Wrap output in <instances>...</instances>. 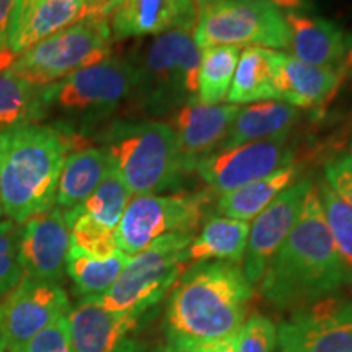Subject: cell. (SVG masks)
Instances as JSON below:
<instances>
[{
	"label": "cell",
	"mask_w": 352,
	"mask_h": 352,
	"mask_svg": "<svg viewBox=\"0 0 352 352\" xmlns=\"http://www.w3.org/2000/svg\"><path fill=\"white\" fill-rule=\"evenodd\" d=\"M43 88L0 69V132L44 121Z\"/></svg>",
	"instance_id": "cell-27"
},
{
	"label": "cell",
	"mask_w": 352,
	"mask_h": 352,
	"mask_svg": "<svg viewBox=\"0 0 352 352\" xmlns=\"http://www.w3.org/2000/svg\"><path fill=\"white\" fill-rule=\"evenodd\" d=\"M0 215H2V208H0Z\"/></svg>",
	"instance_id": "cell-46"
},
{
	"label": "cell",
	"mask_w": 352,
	"mask_h": 352,
	"mask_svg": "<svg viewBox=\"0 0 352 352\" xmlns=\"http://www.w3.org/2000/svg\"><path fill=\"white\" fill-rule=\"evenodd\" d=\"M236 338V352H272L277 342L274 323L261 315H254L241 324Z\"/></svg>",
	"instance_id": "cell-34"
},
{
	"label": "cell",
	"mask_w": 352,
	"mask_h": 352,
	"mask_svg": "<svg viewBox=\"0 0 352 352\" xmlns=\"http://www.w3.org/2000/svg\"><path fill=\"white\" fill-rule=\"evenodd\" d=\"M78 138L32 122L0 132V208L8 220H26L54 208L64 162Z\"/></svg>",
	"instance_id": "cell-2"
},
{
	"label": "cell",
	"mask_w": 352,
	"mask_h": 352,
	"mask_svg": "<svg viewBox=\"0 0 352 352\" xmlns=\"http://www.w3.org/2000/svg\"><path fill=\"white\" fill-rule=\"evenodd\" d=\"M135 88L131 59L108 57L64 80L43 88L44 120L69 134L82 138L104 124Z\"/></svg>",
	"instance_id": "cell-5"
},
{
	"label": "cell",
	"mask_w": 352,
	"mask_h": 352,
	"mask_svg": "<svg viewBox=\"0 0 352 352\" xmlns=\"http://www.w3.org/2000/svg\"><path fill=\"white\" fill-rule=\"evenodd\" d=\"M113 41L108 19L88 15L16 56L8 69L34 85L47 87L111 57Z\"/></svg>",
	"instance_id": "cell-8"
},
{
	"label": "cell",
	"mask_w": 352,
	"mask_h": 352,
	"mask_svg": "<svg viewBox=\"0 0 352 352\" xmlns=\"http://www.w3.org/2000/svg\"><path fill=\"white\" fill-rule=\"evenodd\" d=\"M239 59L240 47L235 46H212L204 50L196 98L206 104H220L227 100Z\"/></svg>",
	"instance_id": "cell-29"
},
{
	"label": "cell",
	"mask_w": 352,
	"mask_h": 352,
	"mask_svg": "<svg viewBox=\"0 0 352 352\" xmlns=\"http://www.w3.org/2000/svg\"><path fill=\"white\" fill-rule=\"evenodd\" d=\"M138 321V316L109 311L94 298H83L67 314L74 352H124Z\"/></svg>",
	"instance_id": "cell-19"
},
{
	"label": "cell",
	"mask_w": 352,
	"mask_h": 352,
	"mask_svg": "<svg viewBox=\"0 0 352 352\" xmlns=\"http://www.w3.org/2000/svg\"><path fill=\"white\" fill-rule=\"evenodd\" d=\"M15 7L16 0H0V54L6 51L8 38H10Z\"/></svg>",
	"instance_id": "cell-38"
},
{
	"label": "cell",
	"mask_w": 352,
	"mask_h": 352,
	"mask_svg": "<svg viewBox=\"0 0 352 352\" xmlns=\"http://www.w3.org/2000/svg\"><path fill=\"white\" fill-rule=\"evenodd\" d=\"M64 215L70 228V246L96 259H107L120 252L114 230L94 222L77 209L67 210Z\"/></svg>",
	"instance_id": "cell-32"
},
{
	"label": "cell",
	"mask_w": 352,
	"mask_h": 352,
	"mask_svg": "<svg viewBox=\"0 0 352 352\" xmlns=\"http://www.w3.org/2000/svg\"><path fill=\"white\" fill-rule=\"evenodd\" d=\"M256 2L270 3V6L276 7L277 10H280L283 13H289V12L308 13L311 10V6H314L311 0H256Z\"/></svg>",
	"instance_id": "cell-39"
},
{
	"label": "cell",
	"mask_w": 352,
	"mask_h": 352,
	"mask_svg": "<svg viewBox=\"0 0 352 352\" xmlns=\"http://www.w3.org/2000/svg\"><path fill=\"white\" fill-rule=\"evenodd\" d=\"M39 2H43V0H16L15 13H13V21H12V30H13V26L19 25L26 13L32 10L34 6H38Z\"/></svg>",
	"instance_id": "cell-41"
},
{
	"label": "cell",
	"mask_w": 352,
	"mask_h": 352,
	"mask_svg": "<svg viewBox=\"0 0 352 352\" xmlns=\"http://www.w3.org/2000/svg\"><path fill=\"white\" fill-rule=\"evenodd\" d=\"M287 135L212 151L197 162L195 171L210 191L226 195L294 165L296 152Z\"/></svg>",
	"instance_id": "cell-11"
},
{
	"label": "cell",
	"mask_w": 352,
	"mask_h": 352,
	"mask_svg": "<svg viewBox=\"0 0 352 352\" xmlns=\"http://www.w3.org/2000/svg\"><path fill=\"white\" fill-rule=\"evenodd\" d=\"M239 111L236 104H206L197 98L176 109L171 127L189 170L195 171L197 162L219 147Z\"/></svg>",
	"instance_id": "cell-17"
},
{
	"label": "cell",
	"mask_w": 352,
	"mask_h": 352,
	"mask_svg": "<svg viewBox=\"0 0 352 352\" xmlns=\"http://www.w3.org/2000/svg\"><path fill=\"white\" fill-rule=\"evenodd\" d=\"M277 341L283 352H352V300L327 297L297 308Z\"/></svg>",
	"instance_id": "cell-13"
},
{
	"label": "cell",
	"mask_w": 352,
	"mask_h": 352,
	"mask_svg": "<svg viewBox=\"0 0 352 352\" xmlns=\"http://www.w3.org/2000/svg\"><path fill=\"white\" fill-rule=\"evenodd\" d=\"M316 188L334 246L352 277V208L324 179Z\"/></svg>",
	"instance_id": "cell-31"
},
{
	"label": "cell",
	"mask_w": 352,
	"mask_h": 352,
	"mask_svg": "<svg viewBox=\"0 0 352 352\" xmlns=\"http://www.w3.org/2000/svg\"><path fill=\"white\" fill-rule=\"evenodd\" d=\"M314 186L311 179H300L290 184L253 219L243 258V274L252 285L261 280L272 256L296 227L308 192Z\"/></svg>",
	"instance_id": "cell-14"
},
{
	"label": "cell",
	"mask_w": 352,
	"mask_h": 352,
	"mask_svg": "<svg viewBox=\"0 0 352 352\" xmlns=\"http://www.w3.org/2000/svg\"><path fill=\"white\" fill-rule=\"evenodd\" d=\"M277 59L279 52L266 47H246L240 52L227 101L240 107L277 100Z\"/></svg>",
	"instance_id": "cell-24"
},
{
	"label": "cell",
	"mask_w": 352,
	"mask_h": 352,
	"mask_svg": "<svg viewBox=\"0 0 352 352\" xmlns=\"http://www.w3.org/2000/svg\"><path fill=\"white\" fill-rule=\"evenodd\" d=\"M298 116L300 113L297 108L279 100L248 104L246 108H240L227 135L215 151L287 135L292 126L297 122Z\"/></svg>",
	"instance_id": "cell-23"
},
{
	"label": "cell",
	"mask_w": 352,
	"mask_h": 352,
	"mask_svg": "<svg viewBox=\"0 0 352 352\" xmlns=\"http://www.w3.org/2000/svg\"><path fill=\"white\" fill-rule=\"evenodd\" d=\"M13 352H74L67 315L34 334L32 340L26 341L23 346Z\"/></svg>",
	"instance_id": "cell-35"
},
{
	"label": "cell",
	"mask_w": 352,
	"mask_h": 352,
	"mask_svg": "<svg viewBox=\"0 0 352 352\" xmlns=\"http://www.w3.org/2000/svg\"><path fill=\"white\" fill-rule=\"evenodd\" d=\"M100 147L132 196L182 186L191 173L173 127L162 121H114L98 134Z\"/></svg>",
	"instance_id": "cell-4"
},
{
	"label": "cell",
	"mask_w": 352,
	"mask_h": 352,
	"mask_svg": "<svg viewBox=\"0 0 352 352\" xmlns=\"http://www.w3.org/2000/svg\"><path fill=\"white\" fill-rule=\"evenodd\" d=\"M344 285H352V277L334 246L315 184L296 227L267 264L259 290L274 307L297 310Z\"/></svg>",
	"instance_id": "cell-1"
},
{
	"label": "cell",
	"mask_w": 352,
	"mask_h": 352,
	"mask_svg": "<svg viewBox=\"0 0 352 352\" xmlns=\"http://www.w3.org/2000/svg\"><path fill=\"white\" fill-rule=\"evenodd\" d=\"M192 235L171 233L127 259L116 283L103 296L90 297L109 311L139 316L160 302L188 263Z\"/></svg>",
	"instance_id": "cell-7"
},
{
	"label": "cell",
	"mask_w": 352,
	"mask_h": 352,
	"mask_svg": "<svg viewBox=\"0 0 352 352\" xmlns=\"http://www.w3.org/2000/svg\"><path fill=\"white\" fill-rule=\"evenodd\" d=\"M298 175L296 165L284 166L274 171L266 178L246 184L239 189H233L226 195H220L217 201V210L223 217L235 220H253L259 212H263L284 189L294 184Z\"/></svg>",
	"instance_id": "cell-26"
},
{
	"label": "cell",
	"mask_w": 352,
	"mask_h": 352,
	"mask_svg": "<svg viewBox=\"0 0 352 352\" xmlns=\"http://www.w3.org/2000/svg\"><path fill=\"white\" fill-rule=\"evenodd\" d=\"M88 8H90V15L101 16V19H108L111 15L114 6L118 0H87Z\"/></svg>",
	"instance_id": "cell-40"
},
{
	"label": "cell",
	"mask_w": 352,
	"mask_h": 352,
	"mask_svg": "<svg viewBox=\"0 0 352 352\" xmlns=\"http://www.w3.org/2000/svg\"><path fill=\"white\" fill-rule=\"evenodd\" d=\"M284 20L290 56L316 67H344L347 39L336 23L303 12L284 13Z\"/></svg>",
	"instance_id": "cell-20"
},
{
	"label": "cell",
	"mask_w": 352,
	"mask_h": 352,
	"mask_svg": "<svg viewBox=\"0 0 352 352\" xmlns=\"http://www.w3.org/2000/svg\"><path fill=\"white\" fill-rule=\"evenodd\" d=\"M131 197V191L113 168L111 173L103 179V183L95 189L94 195L76 209L94 222L116 232Z\"/></svg>",
	"instance_id": "cell-30"
},
{
	"label": "cell",
	"mask_w": 352,
	"mask_h": 352,
	"mask_svg": "<svg viewBox=\"0 0 352 352\" xmlns=\"http://www.w3.org/2000/svg\"><path fill=\"white\" fill-rule=\"evenodd\" d=\"M344 72L352 77V38L347 41V51L344 57Z\"/></svg>",
	"instance_id": "cell-42"
},
{
	"label": "cell",
	"mask_w": 352,
	"mask_h": 352,
	"mask_svg": "<svg viewBox=\"0 0 352 352\" xmlns=\"http://www.w3.org/2000/svg\"><path fill=\"white\" fill-rule=\"evenodd\" d=\"M90 15L87 0H43L13 26L6 51L0 54V69H7L16 56L32 50Z\"/></svg>",
	"instance_id": "cell-21"
},
{
	"label": "cell",
	"mask_w": 352,
	"mask_h": 352,
	"mask_svg": "<svg viewBox=\"0 0 352 352\" xmlns=\"http://www.w3.org/2000/svg\"><path fill=\"white\" fill-rule=\"evenodd\" d=\"M349 148H351V153H352V135H351V142H349Z\"/></svg>",
	"instance_id": "cell-45"
},
{
	"label": "cell",
	"mask_w": 352,
	"mask_h": 352,
	"mask_svg": "<svg viewBox=\"0 0 352 352\" xmlns=\"http://www.w3.org/2000/svg\"><path fill=\"white\" fill-rule=\"evenodd\" d=\"M111 171V160L101 147H82L70 152L59 176L56 208L64 212L78 208Z\"/></svg>",
	"instance_id": "cell-22"
},
{
	"label": "cell",
	"mask_w": 352,
	"mask_h": 352,
	"mask_svg": "<svg viewBox=\"0 0 352 352\" xmlns=\"http://www.w3.org/2000/svg\"><path fill=\"white\" fill-rule=\"evenodd\" d=\"M0 352H7V349H6V347H3L2 342H0Z\"/></svg>",
	"instance_id": "cell-44"
},
{
	"label": "cell",
	"mask_w": 352,
	"mask_h": 352,
	"mask_svg": "<svg viewBox=\"0 0 352 352\" xmlns=\"http://www.w3.org/2000/svg\"><path fill=\"white\" fill-rule=\"evenodd\" d=\"M70 250V228L64 210L52 208L21 226L20 259L25 277L59 283Z\"/></svg>",
	"instance_id": "cell-15"
},
{
	"label": "cell",
	"mask_w": 352,
	"mask_h": 352,
	"mask_svg": "<svg viewBox=\"0 0 352 352\" xmlns=\"http://www.w3.org/2000/svg\"><path fill=\"white\" fill-rule=\"evenodd\" d=\"M209 202V192L132 196L116 228L118 248L131 258L165 235H192Z\"/></svg>",
	"instance_id": "cell-10"
},
{
	"label": "cell",
	"mask_w": 352,
	"mask_h": 352,
	"mask_svg": "<svg viewBox=\"0 0 352 352\" xmlns=\"http://www.w3.org/2000/svg\"><path fill=\"white\" fill-rule=\"evenodd\" d=\"M127 259L122 252H118L107 259H96L85 254L76 246H70L65 263V272L83 298L103 296L116 283Z\"/></svg>",
	"instance_id": "cell-28"
},
{
	"label": "cell",
	"mask_w": 352,
	"mask_h": 352,
	"mask_svg": "<svg viewBox=\"0 0 352 352\" xmlns=\"http://www.w3.org/2000/svg\"><path fill=\"white\" fill-rule=\"evenodd\" d=\"M70 305L59 283L25 277L0 298V342L13 352L69 314Z\"/></svg>",
	"instance_id": "cell-12"
},
{
	"label": "cell",
	"mask_w": 352,
	"mask_h": 352,
	"mask_svg": "<svg viewBox=\"0 0 352 352\" xmlns=\"http://www.w3.org/2000/svg\"><path fill=\"white\" fill-rule=\"evenodd\" d=\"M192 2H195V6H196L197 10H201V8H204V7L210 6V3L222 2V0H192Z\"/></svg>",
	"instance_id": "cell-43"
},
{
	"label": "cell",
	"mask_w": 352,
	"mask_h": 352,
	"mask_svg": "<svg viewBox=\"0 0 352 352\" xmlns=\"http://www.w3.org/2000/svg\"><path fill=\"white\" fill-rule=\"evenodd\" d=\"M21 226L0 220V298L20 284L25 272L20 259Z\"/></svg>",
	"instance_id": "cell-33"
},
{
	"label": "cell",
	"mask_w": 352,
	"mask_h": 352,
	"mask_svg": "<svg viewBox=\"0 0 352 352\" xmlns=\"http://www.w3.org/2000/svg\"><path fill=\"white\" fill-rule=\"evenodd\" d=\"M324 182L352 208V153H346L324 166Z\"/></svg>",
	"instance_id": "cell-36"
},
{
	"label": "cell",
	"mask_w": 352,
	"mask_h": 352,
	"mask_svg": "<svg viewBox=\"0 0 352 352\" xmlns=\"http://www.w3.org/2000/svg\"><path fill=\"white\" fill-rule=\"evenodd\" d=\"M253 287L236 264L201 261L183 272L166 305V341H215L243 324Z\"/></svg>",
	"instance_id": "cell-3"
},
{
	"label": "cell",
	"mask_w": 352,
	"mask_h": 352,
	"mask_svg": "<svg viewBox=\"0 0 352 352\" xmlns=\"http://www.w3.org/2000/svg\"><path fill=\"white\" fill-rule=\"evenodd\" d=\"M197 8L192 0H118L108 16L113 39L158 36L168 32H191Z\"/></svg>",
	"instance_id": "cell-16"
},
{
	"label": "cell",
	"mask_w": 352,
	"mask_h": 352,
	"mask_svg": "<svg viewBox=\"0 0 352 352\" xmlns=\"http://www.w3.org/2000/svg\"><path fill=\"white\" fill-rule=\"evenodd\" d=\"M344 74V67H316L279 52L276 76L277 100L297 109H323L340 90Z\"/></svg>",
	"instance_id": "cell-18"
},
{
	"label": "cell",
	"mask_w": 352,
	"mask_h": 352,
	"mask_svg": "<svg viewBox=\"0 0 352 352\" xmlns=\"http://www.w3.org/2000/svg\"><path fill=\"white\" fill-rule=\"evenodd\" d=\"M250 226L243 220L230 217H209L202 230L188 246V261L219 259L239 264L243 261L248 243Z\"/></svg>",
	"instance_id": "cell-25"
},
{
	"label": "cell",
	"mask_w": 352,
	"mask_h": 352,
	"mask_svg": "<svg viewBox=\"0 0 352 352\" xmlns=\"http://www.w3.org/2000/svg\"><path fill=\"white\" fill-rule=\"evenodd\" d=\"M192 38L199 50L212 46L287 50L284 13L256 0H222L197 10Z\"/></svg>",
	"instance_id": "cell-9"
},
{
	"label": "cell",
	"mask_w": 352,
	"mask_h": 352,
	"mask_svg": "<svg viewBox=\"0 0 352 352\" xmlns=\"http://www.w3.org/2000/svg\"><path fill=\"white\" fill-rule=\"evenodd\" d=\"M201 50L192 33L176 30L145 44L132 64L135 88L132 100L147 116L176 111L197 95Z\"/></svg>",
	"instance_id": "cell-6"
},
{
	"label": "cell",
	"mask_w": 352,
	"mask_h": 352,
	"mask_svg": "<svg viewBox=\"0 0 352 352\" xmlns=\"http://www.w3.org/2000/svg\"><path fill=\"white\" fill-rule=\"evenodd\" d=\"M165 352H236V338L215 341H166Z\"/></svg>",
	"instance_id": "cell-37"
}]
</instances>
